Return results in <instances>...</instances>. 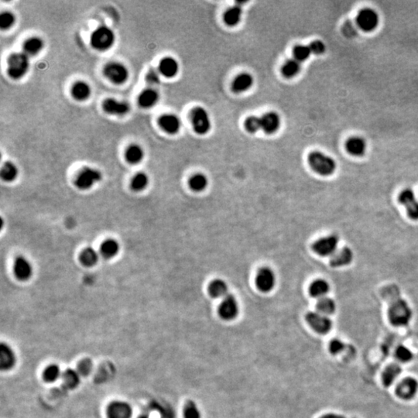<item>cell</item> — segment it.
Masks as SVG:
<instances>
[{
    "label": "cell",
    "mask_w": 418,
    "mask_h": 418,
    "mask_svg": "<svg viewBox=\"0 0 418 418\" xmlns=\"http://www.w3.org/2000/svg\"><path fill=\"white\" fill-rule=\"evenodd\" d=\"M308 161L311 169L321 176L327 177L333 175L337 168L336 160L322 152H311L308 155Z\"/></svg>",
    "instance_id": "6da1fadb"
},
{
    "label": "cell",
    "mask_w": 418,
    "mask_h": 418,
    "mask_svg": "<svg viewBox=\"0 0 418 418\" xmlns=\"http://www.w3.org/2000/svg\"><path fill=\"white\" fill-rule=\"evenodd\" d=\"M388 317L393 325L397 327L407 325L412 318L411 308L404 300H397L390 305Z\"/></svg>",
    "instance_id": "7a4b0ae2"
},
{
    "label": "cell",
    "mask_w": 418,
    "mask_h": 418,
    "mask_svg": "<svg viewBox=\"0 0 418 418\" xmlns=\"http://www.w3.org/2000/svg\"><path fill=\"white\" fill-rule=\"evenodd\" d=\"M30 68V57L23 52L14 53L7 59V73L11 78L18 80L24 77Z\"/></svg>",
    "instance_id": "3957f363"
},
{
    "label": "cell",
    "mask_w": 418,
    "mask_h": 418,
    "mask_svg": "<svg viewBox=\"0 0 418 418\" xmlns=\"http://www.w3.org/2000/svg\"><path fill=\"white\" fill-rule=\"evenodd\" d=\"M115 36L113 30L106 26H101L91 35V45L96 51H106L110 49L115 43Z\"/></svg>",
    "instance_id": "277c9868"
},
{
    "label": "cell",
    "mask_w": 418,
    "mask_h": 418,
    "mask_svg": "<svg viewBox=\"0 0 418 418\" xmlns=\"http://www.w3.org/2000/svg\"><path fill=\"white\" fill-rule=\"evenodd\" d=\"M102 179V175L99 170L90 166H86L76 177L74 184L81 191H88L93 188L96 184L100 182Z\"/></svg>",
    "instance_id": "5b68a950"
},
{
    "label": "cell",
    "mask_w": 418,
    "mask_h": 418,
    "mask_svg": "<svg viewBox=\"0 0 418 418\" xmlns=\"http://www.w3.org/2000/svg\"><path fill=\"white\" fill-rule=\"evenodd\" d=\"M103 74L108 80L115 85H122L127 81L129 71L122 63L111 61L104 67Z\"/></svg>",
    "instance_id": "8992f818"
},
{
    "label": "cell",
    "mask_w": 418,
    "mask_h": 418,
    "mask_svg": "<svg viewBox=\"0 0 418 418\" xmlns=\"http://www.w3.org/2000/svg\"><path fill=\"white\" fill-rule=\"evenodd\" d=\"M339 239L336 235L324 236L315 241L312 245V249L321 257H331L338 250Z\"/></svg>",
    "instance_id": "52a82bcc"
},
{
    "label": "cell",
    "mask_w": 418,
    "mask_h": 418,
    "mask_svg": "<svg viewBox=\"0 0 418 418\" xmlns=\"http://www.w3.org/2000/svg\"><path fill=\"white\" fill-rule=\"evenodd\" d=\"M356 24L364 32H372L377 28L380 23V17L375 10L365 8L358 13Z\"/></svg>",
    "instance_id": "ba28073f"
},
{
    "label": "cell",
    "mask_w": 418,
    "mask_h": 418,
    "mask_svg": "<svg viewBox=\"0 0 418 418\" xmlns=\"http://www.w3.org/2000/svg\"><path fill=\"white\" fill-rule=\"evenodd\" d=\"M191 122L196 134L204 135L211 129V120L207 111L202 107H196L191 111Z\"/></svg>",
    "instance_id": "9c48e42d"
},
{
    "label": "cell",
    "mask_w": 418,
    "mask_h": 418,
    "mask_svg": "<svg viewBox=\"0 0 418 418\" xmlns=\"http://www.w3.org/2000/svg\"><path fill=\"white\" fill-rule=\"evenodd\" d=\"M306 321L311 328L319 334H326L330 331L332 322L327 315H323L318 311H311L306 315Z\"/></svg>",
    "instance_id": "30bf717a"
},
{
    "label": "cell",
    "mask_w": 418,
    "mask_h": 418,
    "mask_svg": "<svg viewBox=\"0 0 418 418\" xmlns=\"http://www.w3.org/2000/svg\"><path fill=\"white\" fill-rule=\"evenodd\" d=\"M239 308L237 300L233 295H227L223 298L219 307V315L225 321H232L237 317Z\"/></svg>",
    "instance_id": "8fae6325"
},
{
    "label": "cell",
    "mask_w": 418,
    "mask_h": 418,
    "mask_svg": "<svg viewBox=\"0 0 418 418\" xmlns=\"http://www.w3.org/2000/svg\"><path fill=\"white\" fill-rule=\"evenodd\" d=\"M256 284L260 291H271L276 284L275 273L269 267L260 269L256 277Z\"/></svg>",
    "instance_id": "7c38bea8"
},
{
    "label": "cell",
    "mask_w": 418,
    "mask_h": 418,
    "mask_svg": "<svg viewBox=\"0 0 418 418\" xmlns=\"http://www.w3.org/2000/svg\"><path fill=\"white\" fill-rule=\"evenodd\" d=\"M14 271L17 280L27 281L33 276V265L26 257L20 256L16 259L14 262Z\"/></svg>",
    "instance_id": "4fadbf2b"
},
{
    "label": "cell",
    "mask_w": 418,
    "mask_h": 418,
    "mask_svg": "<svg viewBox=\"0 0 418 418\" xmlns=\"http://www.w3.org/2000/svg\"><path fill=\"white\" fill-rule=\"evenodd\" d=\"M102 109L109 115L122 116L130 112V106L127 102L109 98L104 101Z\"/></svg>",
    "instance_id": "5bb4252c"
},
{
    "label": "cell",
    "mask_w": 418,
    "mask_h": 418,
    "mask_svg": "<svg viewBox=\"0 0 418 418\" xmlns=\"http://www.w3.org/2000/svg\"><path fill=\"white\" fill-rule=\"evenodd\" d=\"M418 383L412 377H406L397 385L396 394L403 400H410L416 395Z\"/></svg>",
    "instance_id": "9a60e30c"
},
{
    "label": "cell",
    "mask_w": 418,
    "mask_h": 418,
    "mask_svg": "<svg viewBox=\"0 0 418 418\" xmlns=\"http://www.w3.org/2000/svg\"><path fill=\"white\" fill-rule=\"evenodd\" d=\"M354 254L349 247H343L336 251L330 258V265L332 267H343L349 265L353 260Z\"/></svg>",
    "instance_id": "2e32d148"
},
{
    "label": "cell",
    "mask_w": 418,
    "mask_h": 418,
    "mask_svg": "<svg viewBox=\"0 0 418 418\" xmlns=\"http://www.w3.org/2000/svg\"><path fill=\"white\" fill-rule=\"evenodd\" d=\"M107 415L108 418H130L132 416V408L126 402H112L108 407Z\"/></svg>",
    "instance_id": "e0dca14e"
},
{
    "label": "cell",
    "mask_w": 418,
    "mask_h": 418,
    "mask_svg": "<svg viewBox=\"0 0 418 418\" xmlns=\"http://www.w3.org/2000/svg\"><path fill=\"white\" fill-rule=\"evenodd\" d=\"M261 130L267 134H273L277 132L280 126V118L278 114L274 112H267L260 117Z\"/></svg>",
    "instance_id": "ac0fdd59"
},
{
    "label": "cell",
    "mask_w": 418,
    "mask_h": 418,
    "mask_svg": "<svg viewBox=\"0 0 418 418\" xmlns=\"http://www.w3.org/2000/svg\"><path fill=\"white\" fill-rule=\"evenodd\" d=\"M366 142L360 137H349L346 142V150L351 156H362L366 152Z\"/></svg>",
    "instance_id": "d6986e66"
},
{
    "label": "cell",
    "mask_w": 418,
    "mask_h": 418,
    "mask_svg": "<svg viewBox=\"0 0 418 418\" xmlns=\"http://www.w3.org/2000/svg\"><path fill=\"white\" fill-rule=\"evenodd\" d=\"M159 125L168 134H176L181 129V121L174 114H164L159 118Z\"/></svg>",
    "instance_id": "ffe728a7"
},
{
    "label": "cell",
    "mask_w": 418,
    "mask_h": 418,
    "mask_svg": "<svg viewBox=\"0 0 418 418\" xmlns=\"http://www.w3.org/2000/svg\"><path fill=\"white\" fill-rule=\"evenodd\" d=\"M16 363V356L11 348L5 343L0 346V368L1 370H9Z\"/></svg>",
    "instance_id": "44dd1931"
},
{
    "label": "cell",
    "mask_w": 418,
    "mask_h": 418,
    "mask_svg": "<svg viewBox=\"0 0 418 418\" xmlns=\"http://www.w3.org/2000/svg\"><path fill=\"white\" fill-rule=\"evenodd\" d=\"M158 71L163 77L172 78L176 76L179 71L178 61L172 57H166L160 61Z\"/></svg>",
    "instance_id": "7402d4cb"
},
{
    "label": "cell",
    "mask_w": 418,
    "mask_h": 418,
    "mask_svg": "<svg viewBox=\"0 0 418 418\" xmlns=\"http://www.w3.org/2000/svg\"><path fill=\"white\" fill-rule=\"evenodd\" d=\"M158 93L155 89H147L143 90L138 97V103L143 109H150L157 103L159 101Z\"/></svg>",
    "instance_id": "603a6c76"
},
{
    "label": "cell",
    "mask_w": 418,
    "mask_h": 418,
    "mask_svg": "<svg viewBox=\"0 0 418 418\" xmlns=\"http://www.w3.org/2000/svg\"><path fill=\"white\" fill-rule=\"evenodd\" d=\"M71 94L73 99L78 102L88 100L92 94V89L86 81H79L74 83L71 88Z\"/></svg>",
    "instance_id": "cb8c5ba5"
},
{
    "label": "cell",
    "mask_w": 418,
    "mask_h": 418,
    "mask_svg": "<svg viewBox=\"0 0 418 418\" xmlns=\"http://www.w3.org/2000/svg\"><path fill=\"white\" fill-rule=\"evenodd\" d=\"M45 43L41 38L38 36H32L27 39L23 44V53L28 57H33L38 55L43 50Z\"/></svg>",
    "instance_id": "d4e9b609"
},
{
    "label": "cell",
    "mask_w": 418,
    "mask_h": 418,
    "mask_svg": "<svg viewBox=\"0 0 418 418\" xmlns=\"http://www.w3.org/2000/svg\"><path fill=\"white\" fill-rule=\"evenodd\" d=\"M254 84V77L248 73H242L235 78L232 82V89L234 93H244L250 89Z\"/></svg>",
    "instance_id": "484cf974"
},
{
    "label": "cell",
    "mask_w": 418,
    "mask_h": 418,
    "mask_svg": "<svg viewBox=\"0 0 418 418\" xmlns=\"http://www.w3.org/2000/svg\"><path fill=\"white\" fill-rule=\"evenodd\" d=\"M329 290V283L324 279L314 280L309 286V294L311 296L318 299L326 297Z\"/></svg>",
    "instance_id": "4316f807"
},
{
    "label": "cell",
    "mask_w": 418,
    "mask_h": 418,
    "mask_svg": "<svg viewBox=\"0 0 418 418\" xmlns=\"http://www.w3.org/2000/svg\"><path fill=\"white\" fill-rule=\"evenodd\" d=\"M120 245L115 239H108L101 245L100 253L106 259H112L119 254Z\"/></svg>",
    "instance_id": "83f0119b"
},
{
    "label": "cell",
    "mask_w": 418,
    "mask_h": 418,
    "mask_svg": "<svg viewBox=\"0 0 418 418\" xmlns=\"http://www.w3.org/2000/svg\"><path fill=\"white\" fill-rule=\"evenodd\" d=\"M401 372V367L398 364L392 363L389 365L383 372L382 381L385 387L391 386Z\"/></svg>",
    "instance_id": "f1b7e54d"
},
{
    "label": "cell",
    "mask_w": 418,
    "mask_h": 418,
    "mask_svg": "<svg viewBox=\"0 0 418 418\" xmlns=\"http://www.w3.org/2000/svg\"><path fill=\"white\" fill-rule=\"evenodd\" d=\"M125 157L130 164H138L144 158V150L138 144H132L126 150Z\"/></svg>",
    "instance_id": "f546056e"
},
{
    "label": "cell",
    "mask_w": 418,
    "mask_h": 418,
    "mask_svg": "<svg viewBox=\"0 0 418 418\" xmlns=\"http://www.w3.org/2000/svg\"><path fill=\"white\" fill-rule=\"evenodd\" d=\"M19 170L14 162L7 161L4 163L0 172V176L5 182H13L17 179Z\"/></svg>",
    "instance_id": "4dcf8cb0"
},
{
    "label": "cell",
    "mask_w": 418,
    "mask_h": 418,
    "mask_svg": "<svg viewBox=\"0 0 418 418\" xmlns=\"http://www.w3.org/2000/svg\"><path fill=\"white\" fill-rule=\"evenodd\" d=\"M227 283L224 280L216 279L208 286L209 295L214 298H225L227 295Z\"/></svg>",
    "instance_id": "1f68e13d"
},
{
    "label": "cell",
    "mask_w": 418,
    "mask_h": 418,
    "mask_svg": "<svg viewBox=\"0 0 418 418\" xmlns=\"http://www.w3.org/2000/svg\"><path fill=\"white\" fill-rule=\"evenodd\" d=\"M99 260V254L92 247H88L81 252L80 255V262L86 267H93L97 264Z\"/></svg>",
    "instance_id": "d6a6232c"
},
{
    "label": "cell",
    "mask_w": 418,
    "mask_h": 418,
    "mask_svg": "<svg viewBox=\"0 0 418 418\" xmlns=\"http://www.w3.org/2000/svg\"><path fill=\"white\" fill-rule=\"evenodd\" d=\"M242 10L240 6H235L229 9L224 14V21L228 26L234 27L236 26L241 20Z\"/></svg>",
    "instance_id": "836d02e7"
},
{
    "label": "cell",
    "mask_w": 418,
    "mask_h": 418,
    "mask_svg": "<svg viewBox=\"0 0 418 418\" xmlns=\"http://www.w3.org/2000/svg\"><path fill=\"white\" fill-rule=\"evenodd\" d=\"M208 185L207 177L203 174L198 173L193 175L189 179V186L196 192H201L206 189Z\"/></svg>",
    "instance_id": "e575fe53"
},
{
    "label": "cell",
    "mask_w": 418,
    "mask_h": 418,
    "mask_svg": "<svg viewBox=\"0 0 418 418\" xmlns=\"http://www.w3.org/2000/svg\"><path fill=\"white\" fill-rule=\"evenodd\" d=\"M150 183L148 175L144 172H138L131 181V188L134 191L140 192L144 191Z\"/></svg>",
    "instance_id": "d590c367"
},
{
    "label": "cell",
    "mask_w": 418,
    "mask_h": 418,
    "mask_svg": "<svg viewBox=\"0 0 418 418\" xmlns=\"http://www.w3.org/2000/svg\"><path fill=\"white\" fill-rule=\"evenodd\" d=\"M316 308L318 312L328 316V315H332L336 311V302L331 298L324 297V298L318 300Z\"/></svg>",
    "instance_id": "8d00e7d4"
},
{
    "label": "cell",
    "mask_w": 418,
    "mask_h": 418,
    "mask_svg": "<svg viewBox=\"0 0 418 418\" xmlns=\"http://www.w3.org/2000/svg\"><path fill=\"white\" fill-rule=\"evenodd\" d=\"M301 62L295 59L286 61L282 67V73L284 77L291 78L295 77L301 71Z\"/></svg>",
    "instance_id": "74e56055"
},
{
    "label": "cell",
    "mask_w": 418,
    "mask_h": 418,
    "mask_svg": "<svg viewBox=\"0 0 418 418\" xmlns=\"http://www.w3.org/2000/svg\"><path fill=\"white\" fill-rule=\"evenodd\" d=\"M80 374L77 371L73 369H67L64 373H62L63 381L64 385L68 388H75L80 382Z\"/></svg>",
    "instance_id": "f35d334b"
},
{
    "label": "cell",
    "mask_w": 418,
    "mask_h": 418,
    "mask_svg": "<svg viewBox=\"0 0 418 418\" xmlns=\"http://www.w3.org/2000/svg\"><path fill=\"white\" fill-rule=\"evenodd\" d=\"M61 375V369L58 365H49L44 372V379L47 382H55L58 381Z\"/></svg>",
    "instance_id": "ab89813d"
},
{
    "label": "cell",
    "mask_w": 418,
    "mask_h": 418,
    "mask_svg": "<svg viewBox=\"0 0 418 418\" xmlns=\"http://www.w3.org/2000/svg\"><path fill=\"white\" fill-rule=\"evenodd\" d=\"M16 22V17L11 12H3L0 14V28L1 30H9L14 26Z\"/></svg>",
    "instance_id": "60d3db41"
},
{
    "label": "cell",
    "mask_w": 418,
    "mask_h": 418,
    "mask_svg": "<svg viewBox=\"0 0 418 418\" xmlns=\"http://www.w3.org/2000/svg\"><path fill=\"white\" fill-rule=\"evenodd\" d=\"M294 56L295 59L299 62L306 61L309 58L310 55H311V51L310 50L309 46H305V45H297L293 51Z\"/></svg>",
    "instance_id": "b9f144b4"
},
{
    "label": "cell",
    "mask_w": 418,
    "mask_h": 418,
    "mask_svg": "<svg viewBox=\"0 0 418 418\" xmlns=\"http://www.w3.org/2000/svg\"><path fill=\"white\" fill-rule=\"evenodd\" d=\"M416 195L414 191L410 188H405L398 196V201L402 205L407 207L409 204H411L413 201H416Z\"/></svg>",
    "instance_id": "7bdbcfd3"
},
{
    "label": "cell",
    "mask_w": 418,
    "mask_h": 418,
    "mask_svg": "<svg viewBox=\"0 0 418 418\" xmlns=\"http://www.w3.org/2000/svg\"><path fill=\"white\" fill-rule=\"evenodd\" d=\"M185 418H201V412L194 401H188L184 407Z\"/></svg>",
    "instance_id": "ee69618b"
},
{
    "label": "cell",
    "mask_w": 418,
    "mask_h": 418,
    "mask_svg": "<svg viewBox=\"0 0 418 418\" xmlns=\"http://www.w3.org/2000/svg\"><path fill=\"white\" fill-rule=\"evenodd\" d=\"M245 130L250 134H255L261 130V120L260 117L249 116L245 119Z\"/></svg>",
    "instance_id": "f6af8a7d"
},
{
    "label": "cell",
    "mask_w": 418,
    "mask_h": 418,
    "mask_svg": "<svg viewBox=\"0 0 418 418\" xmlns=\"http://www.w3.org/2000/svg\"><path fill=\"white\" fill-rule=\"evenodd\" d=\"M395 356L400 362H407L411 360L413 353L406 346H400L396 349Z\"/></svg>",
    "instance_id": "bcb514c9"
},
{
    "label": "cell",
    "mask_w": 418,
    "mask_h": 418,
    "mask_svg": "<svg viewBox=\"0 0 418 418\" xmlns=\"http://www.w3.org/2000/svg\"><path fill=\"white\" fill-rule=\"evenodd\" d=\"M93 369V363L89 359H83L77 366V372L80 375H87L90 373Z\"/></svg>",
    "instance_id": "7dc6e473"
},
{
    "label": "cell",
    "mask_w": 418,
    "mask_h": 418,
    "mask_svg": "<svg viewBox=\"0 0 418 418\" xmlns=\"http://www.w3.org/2000/svg\"><path fill=\"white\" fill-rule=\"evenodd\" d=\"M309 48L311 54H315V55H322L325 52V45L321 40H314V41L311 42L309 45Z\"/></svg>",
    "instance_id": "c3c4849f"
},
{
    "label": "cell",
    "mask_w": 418,
    "mask_h": 418,
    "mask_svg": "<svg viewBox=\"0 0 418 418\" xmlns=\"http://www.w3.org/2000/svg\"><path fill=\"white\" fill-rule=\"evenodd\" d=\"M345 349V344L339 339H333L329 344V350L332 354H339Z\"/></svg>",
    "instance_id": "681fc988"
},
{
    "label": "cell",
    "mask_w": 418,
    "mask_h": 418,
    "mask_svg": "<svg viewBox=\"0 0 418 418\" xmlns=\"http://www.w3.org/2000/svg\"><path fill=\"white\" fill-rule=\"evenodd\" d=\"M406 209H407V216H408V217L410 218V219L414 221L418 220L417 200H416V201L412 202L411 204L407 205V207H406Z\"/></svg>",
    "instance_id": "f907efd6"
},
{
    "label": "cell",
    "mask_w": 418,
    "mask_h": 418,
    "mask_svg": "<svg viewBox=\"0 0 418 418\" xmlns=\"http://www.w3.org/2000/svg\"><path fill=\"white\" fill-rule=\"evenodd\" d=\"M160 74L159 71L153 69L150 70L146 76V80H147V83L151 85V86H156V85L159 84L160 81Z\"/></svg>",
    "instance_id": "816d5d0a"
},
{
    "label": "cell",
    "mask_w": 418,
    "mask_h": 418,
    "mask_svg": "<svg viewBox=\"0 0 418 418\" xmlns=\"http://www.w3.org/2000/svg\"><path fill=\"white\" fill-rule=\"evenodd\" d=\"M320 418H346L343 415L337 414V413H327L323 415Z\"/></svg>",
    "instance_id": "f5cc1de1"
}]
</instances>
